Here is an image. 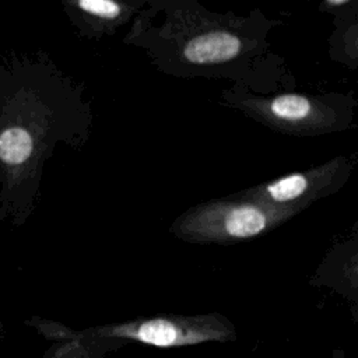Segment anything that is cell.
Instances as JSON below:
<instances>
[{"label":"cell","instance_id":"obj_5","mask_svg":"<svg viewBox=\"0 0 358 358\" xmlns=\"http://www.w3.org/2000/svg\"><path fill=\"white\" fill-rule=\"evenodd\" d=\"M101 338L124 344L140 343L157 348H179L204 343H229L238 338L235 324L218 312L199 315H155L88 329Z\"/></svg>","mask_w":358,"mask_h":358},{"label":"cell","instance_id":"obj_8","mask_svg":"<svg viewBox=\"0 0 358 358\" xmlns=\"http://www.w3.org/2000/svg\"><path fill=\"white\" fill-rule=\"evenodd\" d=\"M350 3V0H326L324 6L336 8V7H341V6H347Z\"/></svg>","mask_w":358,"mask_h":358},{"label":"cell","instance_id":"obj_2","mask_svg":"<svg viewBox=\"0 0 358 358\" xmlns=\"http://www.w3.org/2000/svg\"><path fill=\"white\" fill-rule=\"evenodd\" d=\"M91 109L81 90L55 67H21L17 85L0 105V178L6 200L27 214L43 162L59 141L88 137Z\"/></svg>","mask_w":358,"mask_h":358},{"label":"cell","instance_id":"obj_4","mask_svg":"<svg viewBox=\"0 0 358 358\" xmlns=\"http://www.w3.org/2000/svg\"><path fill=\"white\" fill-rule=\"evenodd\" d=\"M298 215L239 192L222 199L199 203L172 222L169 232L196 245H231L263 236Z\"/></svg>","mask_w":358,"mask_h":358},{"label":"cell","instance_id":"obj_7","mask_svg":"<svg viewBox=\"0 0 358 358\" xmlns=\"http://www.w3.org/2000/svg\"><path fill=\"white\" fill-rule=\"evenodd\" d=\"M147 0H69L64 13L78 32L87 38L113 35L122 25L138 15Z\"/></svg>","mask_w":358,"mask_h":358},{"label":"cell","instance_id":"obj_6","mask_svg":"<svg viewBox=\"0 0 358 358\" xmlns=\"http://www.w3.org/2000/svg\"><path fill=\"white\" fill-rule=\"evenodd\" d=\"M355 161V155H338L322 165L291 172L239 193L299 214L312 203L338 192L348 182Z\"/></svg>","mask_w":358,"mask_h":358},{"label":"cell","instance_id":"obj_9","mask_svg":"<svg viewBox=\"0 0 358 358\" xmlns=\"http://www.w3.org/2000/svg\"><path fill=\"white\" fill-rule=\"evenodd\" d=\"M333 358H344L343 351H340V350H334V351H333Z\"/></svg>","mask_w":358,"mask_h":358},{"label":"cell","instance_id":"obj_3","mask_svg":"<svg viewBox=\"0 0 358 358\" xmlns=\"http://www.w3.org/2000/svg\"><path fill=\"white\" fill-rule=\"evenodd\" d=\"M221 102L263 126L291 136L344 131L352 123L357 103L351 94L277 92L260 95L239 84L224 91Z\"/></svg>","mask_w":358,"mask_h":358},{"label":"cell","instance_id":"obj_1","mask_svg":"<svg viewBox=\"0 0 358 358\" xmlns=\"http://www.w3.org/2000/svg\"><path fill=\"white\" fill-rule=\"evenodd\" d=\"M124 43L141 48L158 70L176 76L228 78L249 90L289 81L284 59L270 52L268 32L281 24L260 10L248 17L218 14L194 0H147Z\"/></svg>","mask_w":358,"mask_h":358}]
</instances>
